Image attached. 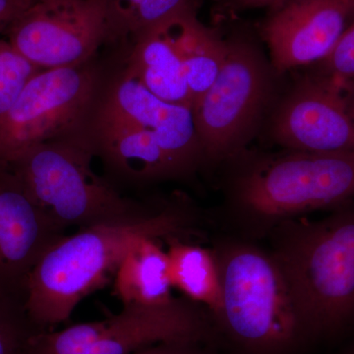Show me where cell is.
<instances>
[{"instance_id":"1","label":"cell","mask_w":354,"mask_h":354,"mask_svg":"<svg viewBox=\"0 0 354 354\" xmlns=\"http://www.w3.org/2000/svg\"><path fill=\"white\" fill-rule=\"evenodd\" d=\"M81 133L130 183L186 176L206 160L193 109L158 99L124 68L104 83Z\"/></svg>"},{"instance_id":"2","label":"cell","mask_w":354,"mask_h":354,"mask_svg":"<svg viewBox=\"0 0 354 354\" xmlns=\"http://www.w3.org/2000/svg\"><path fill=\"white\" fill-rule=\"evenodd\" d=\"M190 209L171 205L134 220L81 228L46 251L30 279L26 315L37 332L69 320L77 305L114 276L139 239H169L190 228Z\"/></svg>"},{"instance_id":"3","label":"cell","mask_w":354,"mask_h":354,"mask_svg":"<svg viewBox=\"0 0 354 354\" xmlns=\"http://www.w3.org/2000/svg\"><path fill=\"white\" fill-rule=\"evenodd\" d=\"M333 209L322 220L283 221L268 235L307 339L354 321V200Z\"/></svg>"},{"instance_id":"4","label":"cell","mask_w":354,"mask_h":354,"mask_svg":"<svg viewBox=\"0 0 354 354\" xmlns=\"http://www.w3.org/2000/svg\"><path fill=\"white\" fill-rule=\"evenodd\" d=\"M354 200V153L291 151L242 169L230 187V223L241 237L268 236L286 221Z\"/></svg>"},{"instance_id":"5","label":"cell","mask_w":354,"mask_h":354,"mask_svg":"<svg viewBox=\"0 0 354 354\" xmlns=\"http://www.w3.org/2000/svg\"><path fill=\"white\" fill-rule=\"evenodd\" d=\"M221 283L214 322L250 354H288L306 341L304 324L283 271L270 251L243 237L213 249Z\"/></svg>"},{"instance_id":"6","label":"cell","mask_w":354,"mask_h":354,"mask_svg":"<svg viewBox=\"0 0 354 354\" xmlns=\"http://www.w3.org/2000/svg\"><path fill=\"white\" fill-rule=\"evenodd\" d=\"M94 157L80 131L32 147L6 167L62 232L134 220L153 212L123 197L97 176L92 169Z\"/></svg>"},{"instance_id":"7","label":"cell","mask_w":354,"mask_h":354,"mask_svg":"<svg viewBox=\"0 0 354 354\" xmlns=\"http://www.w3.org/2000/svg\"><path fill=\"white\" fill-rule=\"evenodd\" d=\"M104 83L93 62L38 72L0 115V169L32 147L80 132Z\"/></svg>"},{"instance_id":"8","label":"cell","mask_w":354,"mask_h":354,"mask_svg":"<svg viewBox=\"0 0 354 354\" xmlns=\"http://www.w3.org/2000/svg\"><path fill=\"white\" fill-rule=\"evenodd\" d=\"M271 92V71L260 51L247 41H228L220 73L193 109L206 160L239 157L252 138Z\"/></svg>"},{"instance_id":"9","label":"cell","mask_w":354,"mask_h":354,"mask_svg":"<svg viewBox=\"0 0 354 354\" xmlns=\"http://www.w3.org/2000/svg\"><path fill=\"white\" fill-rule=\"evenodd\" d=\"M7 41L39 70L93 62L109 39L104 0H37L8 24Z\"/></svg>"},{"instance_id":"10","label":"cell","mask_w":354,"mask_h":354,"mask_svg":"<svg viewBox=\"0 0 354 354\" xmlns=\"http://www.w3.org/2000/svg\"><path fill=\"white\" fill-rule=\"evenodd\" d=\"M272 136L290 151L354 153L351 81L322 73L304 79L279 104Z\"/></svg>"},{"instance_id":"11","label":"cell","mask_w":354,"mask_h":354,"mask_svg":"<svg viewBox=\"0 0 354 354\" xmlns=\"http://www.w3.org/2000/svg\"><path fill=\"white\" fill-rule=\"evenodd\" d=\"M64 235L35 204L13 172L0 169V302L26 315L32 272Z\"/></svg>"},{"instance_id":"12","label":"cell","mask_w":354,"mask_h":354,"mask_svg":"<svg viewBox=\"0 0 354 354\" xmlns=\"http://www.w3.org/2000/svg\"><path fill=\"white\" fill-rule=\"evenodd\" d=\"M351 0H290L278 6L262 34L278 72L322 62L353 16Z\"/></svg>"},{"instance_id":"13","label":"cell","mask_w":354,"mask_h":354,"mask_svg":"<svg viewBox=\"0 0 354 354\" xmlns=\"http://www.w3.org/2000/svg\"><path fill=\"white\" fill-rule=\"evenodd\" d=\"M213 319L188 298L158 305H123L120 313L102 320L95 341L80 354H133L165 342H201Z\"/></svg>"},{"instance_id":"14","label":"cell","mask_w":354,"mask_h":354,"mask_svg":"<svg viewBox=\"0 0 354 354\" xmlns=\"http://www.w3.org/2000/svg\"><path fill=\"white\" fill-rule=\"evenodd\" d=\"M178 16L153 26L133 39L124 69L158 99L193 109L177 41Z\"/></svg>"},{"instance_id":"15","label":"cell","mask_w":354,"mask_h":354,"mask_svg":"<svg viewBox=\"0 0 354 354\" xmlns=\"http://www.w3.org/2000/svg\"><path fill=\"white\" fill-rule=\"evenodd\" d=\"M172 288L167 251L151 237L130 247L114 274V292L123 305L167 304Z\"/></svg>"},{"instance_id":"16","label":"cell","mask_w":354,"mask_h":354,"mask_svg":"<svg viewBox=\"0 0 354 354\" xmlns=\"http://www.w3.org/2000/svg\"><path fill=\"white\" fill-rule=\"evenodd\" d=\"M167 257L172 286L195 304L201 305L215 320L221 305L220 271L212 249L169 237Z\"/></svg>"},{"instance_id":"17","label":"cell","mask_w":354,"mask_h":354,"mask_svg":"<svg viewBox=\"0 0 354 354\" xmlns=\"http://www.w3.org/2000/svg\"><path fill=\"white\" fill-rule=\"evenodd\" d=\"M177 41L183 57L184 73L193 100V109L215 82L227 57L228 41L202 24L197 13L176 18Z\"/></svg>"},{"instance_id":"18","label":"cell","mask_w":354,"mask_h":354,"mask_svg":"<svg viewBox=\"0 0 354 354\" xmlns=\"http://www.w3.org/2000/svg\"><path fill=\"white\" fill-rule=\"evenodd\" d=\"M109 39H131L176 16L197 13L199 0H104Z\"/></svg>"},{"instance_id":"19","label":"cell","mask_w":354,"mask_h":354,"mask_svg":"<svg viewBox=\"0 0 354 354\" xmlns=\"http://www.w3.org/2000/svg\"><path fill=\"white\" fill-rule=\"evenodd\" d=\"M39 71L7 39H0V115L12 106L27 83Z\"/></svg>"},{"instance_id":"20","label":"cell","mask_w":354,"mask_h":354,"mask_svg":"<svg viewBox=\"0 0 354 354\" xmlns=\"http://www.w3.org/2000/svg\"><path fill=\"white\" fill-rule=\"evenodd\" d=\"M37 333L25 314L0 302V354H28V342Z\"/></svg>"},{"instance_id":"21","label":"cell","mask_w":354,"mask_h":354,"mask_svg":"<svg viewBox=\"0 0 354 354\" xmlns=\"http://www.w3.org/2000/svg\"><path fill=\"white\" fill-rule=\"evenodd\" d=\"M322 72L325 75L342 81L354 78V22L344 30L335 48L322 60Z\"/></svg>"},{"instance_id":"22","label":"cell","mask_w":354,"mask_h":354,"mask_svg":"<svg viewBox=\"0 0 354 354\" xmlns=\"http://www.w3.org/2000/svg\"><path fill=\"white\" fill-rule=\"evenodd\" d=\"M200 342H165L149 346L133 354H205L199 348Z\"/></svg>"},{"instance_id":"23","label":"cell","mask_w":354,"mask_h":354,"mask_svg":"<svg viewBox=\"0 0 354 354\" xmlns=\"http://www.w3.org/2000/svg\"><path fill=\"white\" fill-rule=\"evenodd\" d=\"M29 6L27 0H0V26L12 22Z\"/></svg>"},{"instance_id":"24","label":"cell","mask_w":354,"mask_h":354,"mask_svg":"<svg viewBox=\"0 0 354 354\" xmlns=\"http://www.w3.org/2000/svg\"><path fill=\"white\" fill-rule=\"evenodd\" d=\"M237 7L256 8V7L279 6L290 0H232Z\"/></svg>"},{"instance_id":"25","label":"cell","mask_w":354,"mask_h":354,"mask_svg":"<svg viewBox=\"0 0 354 354\" xmlns=\"http://www.w3.org/2000/svg\"><path fill=\"white\" fill-rule=\"evenodd\" d=\"M351 6H353V13L354 15V0H351Z\"/></svg>"},{"instance_id":"26","label":"cell","mask_w":354,"mask_h":354,"mask_svg":"<svg viewBox=\"0 0 354 354\" xmlns=\"http://www.w3.org/2000/svg\"><path fill=\"white\" fill-rule=\"evenodd\" d=\"M27 1H28V3L32 4V2L37 1V0H27Z\"/></svg>"},{"instance_id":"27","label":"cell","mask_w":354,"mask_h":354,"mask_svg":"<svg viewBox=\"0 0 354 354\" xmlns=\"http://www.w3.org/2000/svg\"><path fill=\"white\" fill-rule=\"evenodd\" d=\"M353 104H354V83L353 84Z\"/></svg>"},{"instance_id":"28","label":"cell","mask_w":354,"mask_h":354,"mask_svg":"<svg viewBox=\"0 0 354 354\" xmlns=\"http://www.w3.org/2000/svg\"><path fill=\"white\" fill-rule=\"evenodd\" d=\"M348 354H354V348L351 349Z\"/></svg>"}]
</instances>
